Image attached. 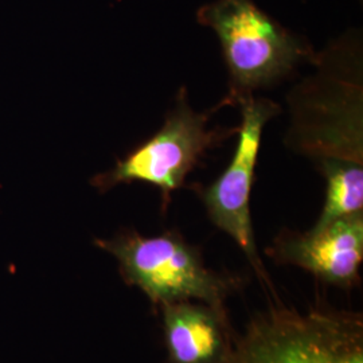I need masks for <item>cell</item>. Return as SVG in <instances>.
Here are the masks:
<instances>
[{"label": "cell", "mask_w": 363, "mask_h": 363, "mask_svg": "<svg viewBox=\"0 0 363 363\" xmlns=\"http://www.w3.org/2000/svg\"><path fill=\"white\" fill-rule=\"evenodd\" d=\"M357 30L316 52L315 72L288 94L286 143L323 177L363 171V50Z\"/></svg>", "instance_id": "obj_1"}, {"label": "cell", "mask_w": 363, "mask_h": 363, "mask_svg": "<svg viewBox=\"0 0 363 363\" xmlns=\"http://www.w3.org/2000/svg\"><path fill=\"white\" fill-rule=\"evenodd\" d=\"M196 21L220 40L229 74V89L220 101L223 108L237 106L316 57L307 39L280 25L255 0L210 1L196 11Z\"/></svg>", "instance_id": "obj_2"}, {"label": "cell", "mask_w": 363, "mask_h": 363, "mask_svg": "<svg viewBox=\"0 0 363 363\" xmlns=\"http://www.w3.org/2000/svg\"><path fill=\"white\" fill-rule=\"evenodd\" d=\"M93 244L118 262L127 286L139 288L151 304L162 308L179 301H201L223 308L238 279L208 268L198 247L178 230L143 235L123 229L112 238H94Z\"/></svg>", "instance_id": "obj_3"}, {"label": "cell", "mask_w": 363, "mask_h": 363, "mask_svg": "<svg viewBox=\"0 0 363 363\" xmlns=\"http://www.w3.org/2000/svg\"><path fill=\"white\" fill-rule=\"evenodd\" d=\"M223 106L218 103L208 111L196 112L189 101V91L182 86L164 118L162 128L138 144L115 166L94 175L91 184L101 194L118 184L143 182L160 193L162 213L167 211L172 194L182 189L187 175L208 155L238 133V127L208 128V121Z\"/></svg>", "instance_id": "obj_4"}, {"label": "cell", "mask_w": 363, "mask_h": 363, "mask_svg": "<svg viewBox=\"0 0 363 363\" xmlns=\"http://www.w3.org/2000/svg\"><path fill=\"white\" fill-rule=\"evenodd\" d=\"M363 343L362 318L334 310L300 311L277 298L253 318L223 363H333Z\"/></svg>", "instance_id": "obj_5"}, {"label": "cell", "mask_w": 363, "mask_h": 363, "mask_svg": "<svg viewBox=\"0 0 363 363\" xmlns=\"http://www.w3.org/2000/svg\"><path fill=\"white\" fill-rule=\"evenodd\" d=\"M237 106L241 109V124L238 125V142L230 163L213 183L208 186L193 183L191 189L202 201L208 220L233 238L247 256L259 283L276 295L256 245L250 195L262 130L269 120L281 113V106L271 99L255 97V94L241 100Z\"/></svg>", "instance_id": "obj_6"}, {"label": "cell", "mask_w": 363, "mask_h": 363, "mask_svg": "<svg viewBox=\"0 0 363 363\" xmlns=\"http://www.w3.org/2000/svg\"><path fill=\"white\" fill-rule=\"evenodd\" d=\"M280 265L298 267L328 286L350 289L363 261V214L333 220L308 232L283 229L267 247Z\"/></svg>", "instance_id": "obj_7"}, {"label": "cell", "mask_w": 363, "mask_h": 363, "mask_svg": "<svg viewBox=\"0 0 363 363\" xmlns=\"http://www.w3.org/2000/svg\"><path fill=\"white\" fill-rule=\"evenodd\" d=\"M162 311L164 363H223L237 335L228 312L201 301H179Z\"/></svg>", "instance_id": "obj_8"}, {"label": "cell", "mask_w": 363, "mask_h": 363, "mask_svg": "<svg viewBox=\"0 0 363 363\" xmlns=\"http://www.w3.org/2000/svg\"><path fill=\"white\" fill-rule=\"evenodd\" d=\"M333 363H363V343H359L350 350L343 352Z\"/></svg>", "instance_id": "obj_9"}]
</instances>
